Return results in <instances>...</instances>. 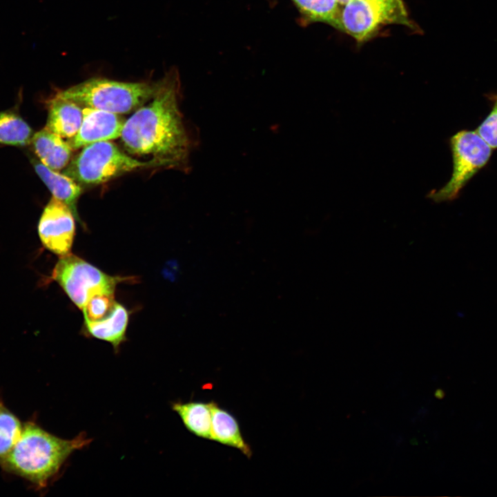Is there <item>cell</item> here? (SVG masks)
I'll use <instances>...</instances> for the list:
<instances>
[{
    "label": "cell",
    "mask_w": 497,
    "mask_h": 497,
    "mask_svg": "<svg viewBox=\"0 0 497 497\" xmlns=\"http://www.w3.org/2000/svg\"><path fill=\"white\" fill-rule=\"evenodd\" d=\"M23 424L0 400V460L12 450L20 437Z\"/></svg>",
    "instance_id": "cell-18"
},
{
    "label": "cell",
    "mask_w": 497,
    "mask_h": 497,
    "mask_svg": "<svg viewBox=\"0 0 497 497\" xmlns=\"http://www.w3.org/2000/svg\"><path fill=\"white\" fill-rule=\"evenodd\" d=\"M32 137L30 126L19 115L0 111V144L24 146L31 143Z\"/></svg>",
    "instance_id": "cell-17"
},
{
    "label": "cell",
    "mask_w": 497,
    "mask_h": 497,
    "mask_svg": "<svg viewBox=\"0 0 497 497\" xmlns=\"http://www.w3.org/2000/svg\"><path fill=\"white\" fill-rule=\"evenodd\" d=\"M52 277L81 310L88 299L99 292H115L122 282L133 278L109 275L72 253L61 256Z\"/></svg>",
    "instance_id": "cell-6"
},
{
    "label": "cell",
    "mask_w": 497,
    "mask_h": 497,
    "mask_svg": "<svg viewBox=\"0 0 497 497\" xmlns=\"http://www.w3.org/2000/svg\"><path fill=\"white\" fill-rule=\"evenodd\" d=\"M211 429L210 439L235 447L251 458L252 451L244 440L237 420L228 411L211 402Z\"/></svg>",
    "instance_id": "cell-12"
},
{
    "label": "cell",
    "mask_w": 497,
    "mask_h": 497,
    "mask_svg": "<svg viewBox=\"0 0 497 497\" xmlns=\"http://www.w3.org/2000/svg\"><path fill=\"white\" fill-rule=\"evenodd\" d=\"M48 106L46 127L62 138L73 137L82 123L83 108L57 93L48 100Z\"/></svg>",
    "instance_id": "cell-10"
},
{
    "label": "cell",
    "mask_w": 497,
    "mask_h": 497,
    "mask_svg": "<svg viewBox=\"0 0 497 497\" xmlns=\"http://www.w3.org/2000/svg\"><path fill=\"white\" fill-rule=\"evenodd\" d=\"M163 79L157 94L125 121L121 139L130 154L187 170L191 142L179 108V75L171 70Z\"/></svg>",
    "instance_id": "cell-1"
},
{
    "label": "cell",
    "mask_w": 497,
    "mask_h": 497,
    "mask_svg": "<svg viewBox=\"0 0 497 497\" xmlns=\"http://www.w3.org/2000/svg\"><path fill=\"white\" fill-rule=\"evenodd\" d=\"M164 79L155 82H124L92 77L57 92L83 108L115 114L136 110L159 91Z\"/></svg>",
    "instance_id": "cell-3"
},
{
    "label": "cell",
    "mask_w": 497,
    "mask_h": 497,
    "mask_svg": "<svg viewBox=\"0 0 497 497\" xmlns=\"http://www.w3.org/2000/svg\"><path fill=\"white\" fill-rule=\"evenodd\" d=\"M35 172L48 188L52 196L65 203L79 222L77 204L82 193V187L67 175L53 170L39 160L32 162Z\"/></svg>",
    "instance_id": "cell-13"
},
{
    "label": "cell",
    "mask_w": 497,
    "mask_h": 497,
    "mask_svg": "<svg viewBox=\"0 0 497 497\" xmlns=\"http://www.w3.org/2000/svg\"><path fill=\"white\" fill-rule=\"evenodd\" d=\"M91 442L84 433L72 439H63L32 422L23 425L17 443L0 460L1 468L21 476L39 488L46 487L76 450Z\"/></svg>",
    "instance_id": "cell-2"
},
{
    "label": "cell",
    "mask_w": 497,
    "mask_h": 497,
    "mask_svg": "<svg viewBox=\"0 0 497 497\" xmlns=\"http://www.w3.org/2000/svg\"><path fill=\"white\" fill-rule=\"evenodd\" d=\"M351 1V0H336V1L341 5H345Z\"/></svg>",
    "instance_id": "cell-21"
},
{
    "label": "cell",
    "mask_w": 497,
    "mask_h": 497,
    "mask_svg": "<svg viewBox=\"0 0 497 497\" xmlns=\"http://www.w3.org/2000/svg\"><path fill=\"white\" fill-rule=\"evenodd\" d=\"M128 322V311L117 302L107 317L99 321H85L84 327L88 335L110 343L116 351L126 340Z\"/></svg>",
    "instance_id": "cell-14"
},
{
    "label": "cell",
    "mask_w": 497,
    "mask_h": 497,
    "mask_svg": "<svg viewBox=\"0 0 497 497\" xmlns=\"http://www.w3.org/2000/svg\"><path fill=\"white\" fill-rule=\"evenodd\" d=\"M155 166H162L152 159L139 161L122 152L113 143L103 141L84 146L62 173L80 186H94L128 172Z\"/></svg>",
    "instance_id": "cell-4"
},
{
    "label": "cell",
    "mask_w": 497,
    "mask_h": 497,
    "mask_svg": "<svg viewBox=\"0 0 497 497\" xmlns=\"http://www.w3.org/2000/svg\"><path fill=\"white\" fill-rule=\"evenodd\" d=\"M298 8L303 25L328 23L339 30L340 6L336 0H291Z\"/></svg>",
    "instance_id": "cell-16"
},
{
    "label": "cell",
    "mask_w": 497,
    "mask_h": 497,
    "mask_svg": "<svg viewBox=\"0 0 497 497\" xmlns=\"http://www.w3.org/2000/svg\"><path fill=\"white\" fill-rule=\"evenodd\" d=\"M339 30L359 41L373 35L383 24L410 26L401 0H351L340 7Z\"/></svg>",
    "instance_id": "cell-7"
},
{
    "label": "cell",
    "mask_w": 497,
    "mask_h": 497,
    "mask_svg": "<svg viewBox=\"0 0 497 497\" xmlns=\"http://www.w3.org/2000/svg\"><path fill=\"white\" fill-rule=\"evenodd\" d=\"M491 110L476 131L492 148H497V93L490 95Z\"/></svg>",
    "instance_id": "cell-20"
},
{
    "label": "cell",
    "mask_w": 497,
    "mask_h": 497,
    "mask_svg": "<svg viewBox=\"0 0 497 497\" xmlns=\"http://www.w3.org/2000/svg\"><path fill=\"white\" fill-rule=\"evenodd\" d=\"M75 218L70 208L52 196L38 224L39 238L44 247L59 256L70 253L75 234Z\"/></svg>",
    "instance_id": "cell-8"
},
{
    "label": "cell",
    "mask_w": 497,
    "mask_h": 497,
    "mask_svg": "<svg viewBox=\"0 0 497 497\" xmlns=\"http://www.w3.org/2000/svg\"><path fill=\"white\" fill-rule=\"evenodd\" d=\"M31 142L39 161L53 170L64 169L71 160L68 142L46 127L34 134Z\"/></svg>",
    "instance_id": "cell-11"
},
{
    "label": "cell",
    "mask_w": 497,
    "mask_h": 497,
    "mask_svg": "<svg viewBox=\"0 0 497 497\" xmlns=\"http://www.w3.org/2000/svg\"><path fill=\"white\" fill-rule=\"evenodd\" d=\"M83 113L79 130L68 141L72 150L121 137L126 121L119 114L91 108H83Z\"/></svg>",
    "instance_id": "cell-9"
},
{
    "label": "cell",
    "mask_w": 497,
    "mask_h": 497,
    "mask_svg": "<svg viewBox=\"0 0 497 497\" xmlns=\"http://www.w3.org/2000/svg\"><path fill=\"white\" fill-rule=\"evenodd\" d=\"M117 302L115 292H99L92 295L82 309L85 321H99L107 317Z\"/></svg>",
    "instance_id": "cell-19"
},
{
    "label": "cell",
    "mask_w": 497,
    "mask_h": 497,
    "mask_svg": "<svg viewBox=\"0 0 497 497\" xmlns=\"http://www.w3.org/2000/svg\"><path fill=\"white\" fill-rule=\"evenodd\" d=\"M186 429L194 435L210 439L211 429V402H175L172 405Z\"/></svg>",
    "instance_id": "cell-15"
},
{
    "label": "cell",
    "mask_w": 497,
    "mask_h": 497,
    "mask_svg": "<svg viewBox=\"0 0 497 497\" xmlns=\"http://www.w3.org/2000/svg\"><path fill=\"white\" fill-rule=\"evenodd\" d=\"M453 171L448 182L427 197L435 202L456 199L467 183L489 161L492 148L476 131L462 130L450 138Z\"/></svg>",
    "instance_id": "cell-5"
}]
</instances>
